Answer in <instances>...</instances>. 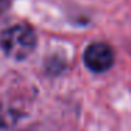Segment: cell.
<instances>
[{
    "label": "cell",
    "mask_w": 131,
    "mask_h": 131,
    "mask_svg": "<svg viewBox=\"0 0 131 131\" xmlns=\"http://www.w3.org/2000/svg\"><path fill=\"white\" fill-rule=\"evenodd\" d=\"M37 45V35L28 24H16L0 35V48L9 58L23 61L32 54Z\"/></svg>",
    "instance_id": "obj_1"
},
{
    "label": "cell",
    "mask_w": 131,
    "mask_h": 131,
    "mask_svg": "<svg viewBox=\"0 0 131 131\" xmlns=\"http://www.w3.org/2000/svg\"><path fill=\"white\" fill-rule=\"evenodd\" d=\"M83 62L94 73L106 72L114 63V51L108 44L93 42L83 52Z\"/></svg>",
    "instance_id": "obj_2"
},
{
    "label": "cell",
    "mask_w": 131,
    "mask_h": 131,
    "mask_svg": "<svg viewBox=\"0 0 131 131\" xmlns=\"http://www.w3.org/2000/svg\"><path fill=\"white\" fill-rule=\"evenodd\" d=\"M10 6V0H0V16L3 14Z\"/></svg>",
    "instance_id": "obj_3"
}]
</instances>
